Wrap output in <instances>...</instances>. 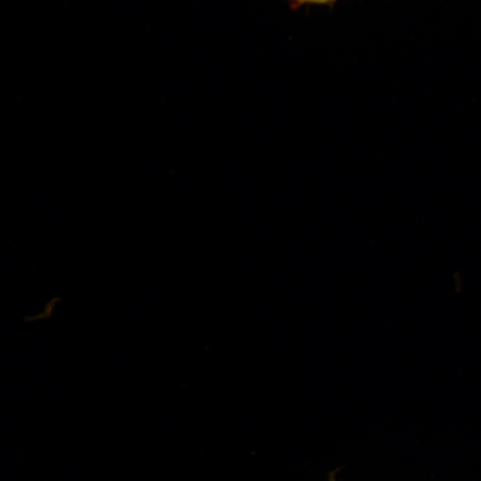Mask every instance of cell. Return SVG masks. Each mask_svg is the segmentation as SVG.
I'll list each match as a JSON object with an SVG mask.
<instances>
[{
	"label": "cell",
	"mask_w": 481,
	"mask_h": 481,
	"mask_svg": "<svg viewBox=\"0 0 481 481\" xmlns=\"http://www.w3.org/2000/svg\"><path fill=\"white\" fill-rule=\"evenodd\" d=\"M337 1L338 0H288L290 8L293 10L307 4L332 5Z\"/></svg>",
	"instance_id": "6da1fadb"
}]
</instances>
